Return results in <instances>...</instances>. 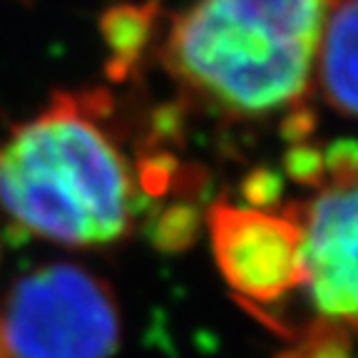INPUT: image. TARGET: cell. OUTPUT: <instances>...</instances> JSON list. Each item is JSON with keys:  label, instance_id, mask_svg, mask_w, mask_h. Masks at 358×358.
Masks as SVG:
<instances>
[{"label": "cell", "instance_id": "obj_1", "mask_svg": "<svg viewBox=\"0 0 358 358\" xmlns=\"http://www.w3.org/2000/svg\"><path fill=\"white\" fill-rule=\"evenodd\" d=\"M110 95L55 92L50 105L13 129L0 150V204L43 239L102 246L129 234L134 182L102 124Z\"/></svg>", "mask_w": 358, "mask_h": 358}, {"label": "cell", "instance_id": "obj_2", "mask_svg": "<svg viewBox=\"0 0 358 358\" xmlns=\"http://www.w3.org/2000/svg\"><path fill=\"white\" fill-rule=\"evenodd\" d=\"M334 0H199L172 22L164 65L201 100L266 115L303 97Z\"/></svg>", "mask_w": 358, "mask_h": 358}, {"label": "cell", "instance_id": "obj_3", "mask_svg": "<svg viewBox=\"0 0 358 358\" xmlns=\"http://www.w3.org/2000/svg\"><path fill=\"white\" fill-rule=\"evenodd\" d=\"M0 331L10 358H112L120 308L87 268L48 264L10 289Z\"/></svg>", "mask_w": 358, "mask_h": 358}, {"label": "cell", "instance_id": "obj_4", "mask_svg": "<svg viewBox=\"0 0 358 358\" xmlns=\"http://www.w3.org/2000/svg\"><path fill=\"white\" fill-rule=\"evenodd\" d=\"M207 224L219 271L239 299L271 303L303 284L301 227L289 212L217 201Z\"/></svg>", "mask_w": 358, "mask_h": 358}, {"label": "cell", "instance_id": "obj_5", "mask_svg": "<svg viewBox=\"0 0 358 358\" xmlns=\"http://www.w3.org/2000/svg\"><path fill=\"white\" fill-rule=\"evenodd\" d=\"M286 212L301 227V286L319 319L358 334V185H326Z\"/></svg>", "mask_w": 358, "mask_h": 358}, {"label": "cell", "instance_id": "obj_6", "mask_svg": "<svg viewBox=\"0 0 358 358\" xmlns=\"http://www.w3.org/2000/svg\"><path fill=\"white\" fill-rule=\"evenodd\" d=\"M316 52L329 105L358 117V0H338L331 8Z\"/></svg>", "mask_w": 358, "mask_h": 358}, {"label": "cell", "instance_id": "obj_7", "mask_svg": "<svg viewBox=\"0 0 358 358\" xmlns=\"http://www.w3.org/2000/svg\"><path fill=\"white\" fill-rule=\"evenodd\" d=\"M157 20V6L145 3V6H115L102 15L100 30L110 48V73L115 80H122L124 75L137 65V60L145 52L147 43L152 38V28Z\"/></svg>", "mask_w": 358, "mask_h": 358}, {"label": "cell", "instance_id": "obj_8", "mask_svg": "<svg viewBox=\"0 0 358 358\" xmlns=\"http://www.w3.org/2000/svg\"><path fill=\"white\" fill-rule=\"evenodd\" d=\"M199 227V209L189 201H177L157 214L155 224H152V241L162 252H182L196 239Z\"/></svg>", "mask_w": 358, "mask_h": 358}, {"label": "cell", "instance_id": "obj_9", "mask_svg": "<svg viewBox=\"0 0 358 358\" xmlns=\"http://www.w3.org/2000/svg\"><path fill=\"white\" fill-rule=\"evenodd\" d=\"M296 351L301 358H351V331L316 319L306 329Z\"/></svg>", "mask_w": 358, "mask_h": 358}, {"label": "cell", "instance_id": "obj_10", "mask_svg": "<svg viewBox=\"0 0 358 358\" xmlns=\"http://www.w3.org/2000/svg\"><path fill=\"white\" fill-rule=\"evenodd\" d=\"M284 172L294 182L306 187H324L326 185V162L324 152L311 142H294L284 155Z\"/></svg>", "mask_w": 358, "mask_h": 358}, {"label": "cell", "instance_id": "obj_11", "mask_svg": "<svg viewBox=\"0 0 358 358\" xmlns=\"http://www.w3.org/2000/svg\"><path fill=\"white\" fill-rule=\"evenodd\" d=\"M326 185L346 187L358 185V142L338 140L324 152ZM324 185V187H326Z\"/></svg>", "mask_w": 358, "mask_h": 358}, {"label": "cell", "instance_id": "obj_12", "mask_svg": "<svg viewBox=\"0 0 358 358\" xmlns=\"http://www.w3.org/2000/svg\"><path fill=\"white\" fill-rule=\"evenodd\" d=\"M241 196L254 209H264L276 204L281 196V177L268 167H259L249 172L241 182Z\"/></svg>", "mask_w": 358, "mask_h": 358}, {"label": "cell", "instance_id": "obj_13", "mask_svg": "<svg viewBox=\"0 0 358 358\" xmlns=\"http://www.w3.org/2000/svg\"><path fill=\"white\" fill-rule=\"evenodd\" d=\"M313 127H316V117H313L311 110H294L289 115V117L284 120V127H281V132H284V137L289 142H303L308 137V134L313 132Z\"/></svg>", "mask_w": 358, "mask_h": 358}, {"label": "cell", "instance_id": "obj_14", "mask_svg": "<svg viewBox=\"0 0 358 358\" xmlns=\"http://www.w3.org/2000/svg\"><path fill=\"white\" fill-rule=\"evenodd\" d=\"M0 358H10V356H8L6 341H3V331H0Z\"/></svg>", "mask_w": 358, "mask_h": 358}, {"label": "cell", "instance_id": "obj_15", "mask_svg": "<svg viewBox=\"0 0 358 358\" xmlns=\"http://www.w3.org/2000/svg\"><path fill=\"white\" fill-rule=\"evenodd\" d=\"M276 358H301V353H299V351H286V353H281V356H276Z\"/></svg>", "mask_w": 358, "mask_h": 358}]
</instances>
